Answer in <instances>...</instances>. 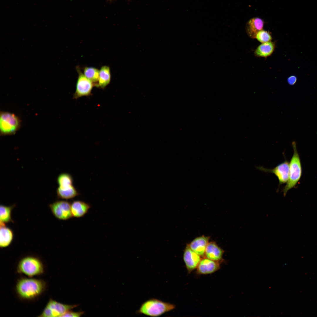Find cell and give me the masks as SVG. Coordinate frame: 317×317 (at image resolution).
<instances>
[{
	"label": "cell",
	"instance_id": "obj_1",
	"mask_svg": "<svg viewBox=\"0 0 317 317\" xmlns=\"http://www.w3.org/2000/svg\"><path fill=\"white\" fill-rule=\"evenodd\" d=\"M46 284L43 280L36 279L21 278L16 286V292L21 299L31 300L41 295L44 291Z\"/></svg>",
	"mask_w": 317,
	"mask_h": 317
},
{
	"label": "cell",
	"instance_id": "obj_2",
	"mask_svg": "<svg viewBox=\"0 0 317 317\" xmlns=\"http://www.w3.org/2000/svg\"><path fill=\"white\" fill-rule=\"evenodd\" d=\"M174 305L156 299H150L141 305L138 313L151 317L160 316L175 308Z\"/></svg>",
	"mask_w": 317,
	"mask_h": 317
},
{
	"label": "cell",
	"instance_id": "obj_3",
	"mask_svg": "<svg viewBox=\"0 0 317 317\" xmlns=\"http://www.w3.org/2000/svg\"><path fill=\"white\" fill-rule=\"evenodd\" d=\"M294 154L289 163V177L286 184L283 190V195L285 197L287 192L293 188L299 180L301 175V168L296 144L292 143Z\"/></svg>",
	"mask_w": 317,
	"mask_h": 317
},
{
	"label": "cell",
	"instance_id": "obj_4",
	"mask_svg": "<svg viewBox=\"0 0 317 317\" xmlns=\"http://www.w3.org/2000/svg\"><path fill=\"white\" fill-rule=\"evenodd\" d=\"M18 272L30 277L42 274L44 272L43 265L37 258L28 256L21 259L17 267Z\"/></svg>",
	"mask_w": 317,
	"mask_h": 317
},
{
	"label": "cell",
	"instance_id": "obj_5",
	"mask_svg": "<svg viewBox=\"0 0 317 317\" xmlns=\"http://www.w3.org/2000/svg\"><path fill=\"white\" fill-rule=\"evenodd\" d=\"M21 126L19 118L14 114L1 112L0 114V131L2 135L15 134Z\"/></svg>",
	"mask_w": 317,
	"mask_h": 317
},
{
	"label": "cell",
	"instance_id": "obj_6",
	"mask_svg": "<svg viewBox=\"0 0 317 317\" xmlns=\"http://www.w3.org/2000/svg\"><path fill=\"white\" fill-rule=\"evenodd\" d=\"M77 306L63 304L50 299L39 316L61 317L65 313Z\"/></svg>",
	"mask_w": 317,
	"mask_h": 317
},
{
	"label": "cell",
	"instance_id": "obj_7",
	"mask_svg": "<svg viewBox=\"0 0 317 317\" xmlns=\"http://www.w3.org/2000/svg\"><path fill=\"white\" fill-rule=\"evenodd\" d=\"M78 72L76 90L73 95L74 98L75 99L90 95L94 85L93 83L80 71H79Z\"/></svg>",
	"mask_w": 317,
	"mask_h": 317
},
{
	"label": "cell",
	"instance_id": "obj_8",
	"mask_svg": "<svg viewBox=\"0 0 317 317\" xmlns=\"http://www.w3.org/2000/svg\"><path fill=\"white\" fill-rule=\"evenodd\" d=\"M50 208L54 215L60 220H66L73 217L71 204L67 201L60 200L55 202L50 205Z\"/></svg>",
	"mask_w": 317,
	"mask_h": 317
},
{
	"label": "cell",
	"instance_id": "obj_9",
	"mask_svg": "<svg viewBox=\"0 0 317 317\" xmlns=\"http://www.w3.org/2000/svg\"><path fill=\"white\" fill-rule=\"evenodd\" d=\"M257 168L265 172L274 174L278 179L279 185L287 182L289 172V163L286 161L279 164L272 169H267L262 166L258 167Z\"/></svg>",
	"mask_w": 317,
	"mask_h": 317
},
{
	"label": "cell",
	"instance_id": "obj_10",
	"mask_svg": "<svg viewBox=\"0 0 317 317\" xmlns=\"http://www.w3.org/2000/svg\"><path fill=\"white\" fill-rule=\"evenodd\" d=\"M201 257L193 251L188 245L183 255V259L188 273L197 268L201 259Z\"/></svg>",
	"mask_w": 317,
	"mask_h": 317
},
{
	"label": "cell",
	"instance_id": "obj_11",
	"mask_svg": "<svg viewBox=\"0 0 317 317\" xmlns=\"http://www.w3.org/2000/svg\"><path fill=\"white\" fill-rule=\"evenodd\" d=\"M220 268L219 262L205 257L201 259L197 269L199 274H207L215 272Z\"/></svg>",
	"mask_w": 317,
	"mask_h": 317
},
{
	"label": "cell",
	"instance_id": "obj_12",
	"mask_svg": "<svg viewBox=\"0 0 317 317\" xmlns=\"http://www.w3.org/2000/svg\"><path fill=\"white\" fill-rule=\"evenodd\" d=\"M264 21L261 19L257 17L250 19L247 23L246 31L248 36L252 38H255L257 33L262 30Z\"/></svg>",
	"mask_w": 317,
	"mask_h": 317
},
{
	"label": "cell",
	"instance_id": "obj_13",
	"mask_svg": "<svg viewBox=\"0 0 317 317\" xmlns=\"http://www.w3.org/2000/svg\"><path fill=\"white\" fill-rule=\"evenodd\" d=\"M208 241V237L201 236L195 239L188 246L193 251L200 257H203L209 243Z\"/></svg>",
	"mask_w": 317,
	"mask_h": 317
},
{
	"label": "cell",
	"instance_id": "obj_14",
	"mask_svg": "<svg viewBox=\"0 0 317 317\" xmlns=\"http://www.w3.org/2000/svg\"><path fill=\"white\" fill-rule=\"evenodd\" d=\"M223 250L214 242L208 243L206 247L205 257L219 262L222 258Z\"/></svg>",
	"mask_w": 317,
	"mask_h": 317
},
{
	"label": "cell",
	"instance_id": "obj_15",
	"mask_svg": "<svg viewBox=\"0 0 317 317\" xmlns=\"http://www.w3.org/2000/svg\"><path fill=\"white\" fill-rule=\"evenodd\" d=\"M91 207L90 205L83 201L75 200L71 204V211L72 216L79 218L84 216Z\"/></svg>",
	"mask_w": 317,
	"mask_h": 317
},
{
	"label": "cell",
	"instance_id": "obj_16",
	"mask_svg": "<svg viewBox=\"0 0 317 317\" xmlns=\"http://www.w3.org/2000/svg\"><path fill=\"white\" fill-rule=\"evenodd\" d=\"M275 44L272 42L262 43L256 49L254 52L255 56L266 58L271 55L274 52Z\"/></svg>",
	"mask_w": 317,
	"mask_h": 317
},
{
	"label": "cell",
	"instance_id": "obj_17",
	"mask_svg": "<svg viewBox=\"0 0 317 317\" xmlns=\"http://www.w3.org/2000/svg\"><path fill=\"white\" fill-rule=\"evenodd\" d=\"M13 233L11 230L6 227L5 224H0V246L1 247L8 246L13 238Z\"/></svg>",
	"mask_w": 317,
	"mask_h": 317
},
{
	"label": "cell",
	"instance_id": "obj_18",
	"mask_svg": "<svg viewBox=\"0 0 317 317\" xmlns=\"http://www.w3.org/2000/svg\"><path fill=\"white\" fill-rule=\"evenodd\" d=\"M111 78L109 67L107 66H102L100 70L98 87L102 89L105 88L110 83Z\"/></svg>",
	"mask_w": 317,
	"mask_h": 317
},
{
	"label": "cell",
	"instance_id": "obj_19",
	"mask_svg": "<svg viewBox=\"0 0 317 317\" xmlns=\"http://www.w3.org/2000/svg\"><path fill=\"white\" fill-rule=\"evenodd\" d=\"M57 193L59 198L65 199L73 198L79 194L73 186L65 189H61L58 187L57 190Z\"/></svg>",
	"mask_w": 317,
	"mask_h": 317
},
{
	"label": "cell",
	"instance_id": "obj_20",
	"mask_svg": "<svg viewBox=\"0 0 317 317\" xmlns=\"http://www.w3.org/2000/svg\"><path fill=\"white\" fill-rule=\"evenodd\" d=\"M83 74L87 78L93 83L94 85L98 87L100 70L93 67H86L84 69Z\"/></svg>",
	"mask_w": 317,
	"mask_h": 317
},
{
	"label": "cell",
	"instance_id": "obj_21",
	"mask_svg": "<svg viewBox=\"0 0 317 317\" xmlns=\"http://www.w3.org/2000/svg\"><path fill=\"white\" fill-rule=\"evenodd\" d=\"M57 182L59 186V188L61 189L66 188L72 186L73 179L70 174L63 173L58 176Z\"/></svg>",
	"mask_w": 317,
	"mask_h": 317
},
{
	"label": "cell",
	"instance_id": "obj_22",
	"mask_svg": "<svg viewBox=\"0 0 317 317\" xmlns=\"http://www.w3.org/2000/svg\"><path fill=\"white\" fill-rule=\"evenodd\" d=\"M12 206L1 205L0 207V222L5 224L11 221Z\"/></svg>",
	"mask_w": 317,
	"mask_h": 317
},
{
	"label": "cell",
	"instance_id": "obj_23",
	"mask_svg": "<svg viewBox=\"0 0 317 317\" xmlns=\"http://www.w3.org/2000/svg\"><path fill=\"white\" fill-rule=\"evenodd\" d=\"M256 38L260 42L263 43L271 41L272 38L269 33L262 30L257 33Z\"/></svg>",
	"mask_w": 317,
	"mask_h": 317
},
{
	"label": "cell",
	"instance_id": "obj_24",
	"mask_svg": "<svg viewBox=\"0 0 317 317\" xmlns=\"http://www.w3.org/2000/svg\"><path fill=\"white\" fill-rule=\"evenodd\" d=\"M83 313L82 312H74L69 311L63 315L61 317H80Z\"/></svg>",
	"mask_w": 317,
	"mask_h": 317
},
{
	"label": "cell",
	"instance_id": "obj_25",
	"mask_svg": "<svg viewBox=\"0 0 317 317\" xmlns=\"http://www.w3.org/2000/svg\"><path fill=\"white\" fill-rule=\"evenodd\" d=\"M297 80L296 77L294 75H291L287 79V82L290 85H292L295 84Z\"/></svg>",
	"mask_w": 317,
	"mask_h": 317
}]
</instances>
